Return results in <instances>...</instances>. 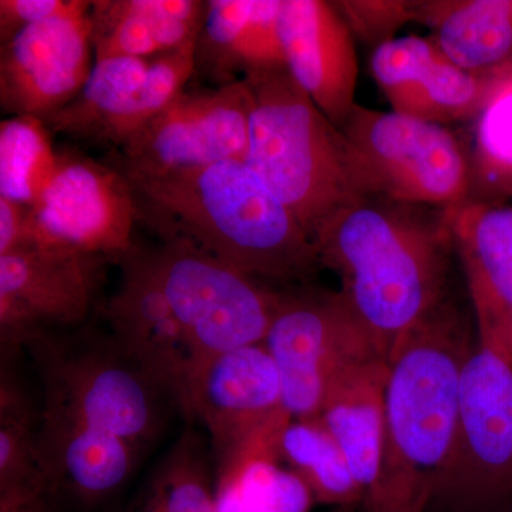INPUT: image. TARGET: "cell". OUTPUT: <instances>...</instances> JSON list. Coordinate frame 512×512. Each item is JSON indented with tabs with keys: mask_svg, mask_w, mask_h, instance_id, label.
Here are the masks:
<instances>
[{
	"mask_svg": "<svg viewBox=\"0 0 512 512\" xmlns=\"http://www.w3.org/2000/svg\"><path fill=\"white\" fill-rule=\"evenodd\" d=\"M338 128L362 197L441 210L470 200L471 164L448 128L359 104Z\"/></svg>",
	"mask_w": 512,
	"mask_h": 512,
	"instance_id": "obj_6",
	"label": "cell"
},
{
	"mask_svg": "<svg viewBox=\"0 0 512 512\" xmlns=\"http://www.w3.org/2000/svg\"><path fill=\"white\" fill-rule=\"evenodd\" d=\"M333 512H357V505H349V507H336Z\"/></svg>",
	"mask_w": 512,
	"mask_h": 512,
	"instance_id": "obj_38",
	"label": "cell"
},
{
	"mask_svg": "<svg viewBox=\"0 0 512 512\" xmlns=\"http://www.w3.org/2000/svg\"><path fill=\"white\" fill-rule=\"evenodd\" d=\"M262 345L278 370L291 419L318 417L340 372L382 359L340 291L286 293Z\"/></svg>",
	"mask_w": 512,
	"mask_h": 512,
	"instance_id": "obj_10",
	"label": "cell"
},
{
	"mask_svg": "<svg viewBox=\"0 0 512 512\" xmlns=\"http://www.w3.org/2000/svg\"><path fill=\"white\" fill-rule=\"evenodd\" d=\"M148 484L161 512H217L210 456L195 431H185L158 464Z\"/></svg>",
	"mask_w": 512,
	"mask_h": 512,
	"instance_id": "obj_30",
	"label": "cell"
},
{
	"mask_svg": "<svg viewBox=\"0 0 512 512\" xmlns=\"http://www.w3.org/2000/svg\"><path fill=\"white\" fill-rule=\"evenodd\" d=\"M244 80L252 94L245 163L312 238L333 212L365 198L350 177L342 133L286 67Z\"/></svg>",
	"mask_w": 512,
	"mask_h": 512,
	"instance_id": "obj_4",
	"label": "cell"
},
{
	"mask_svg": "<svg viewBox=\"0 0 512 512\" xmlns=\"http://www.w3.org/2000/svg\"><path fill=\"white\" fill-rule=\"evenodd\" d=\"M123 512H161L156 494L150 484L138 493L137 497L124 508Z\"/></svg>",
	"mask_w": 512,
	"mask_h": 512,
	"instance_id": "obj_37",
	"label": "cell"
},
{
	"mask_svg": "<svg viewBox=\"0 0 512 512\" xmlns=\"http://www.w3.org/2000/svg\"><path fill=\"white\" fill-rule=\"evenodd\" d=\"M42 384V406L82 420L141 451L160 436L177 402L111 335L42 332L26 343Z\"/></svg>",
	"mask_w": 512,
	"mask_h": 512,
	"instance_id": "obj_5",
	"label": "cell"
},
{
	"mask_svg": "<svg viewBox=\"0 0 512 512\" xmlns=\"http://www.w3.org/2000/svg\"><path fill=\"white\" fill-rule=\"evenodd\" d=\"M252 94L244 79L177 97L121 146L124 174L160 175L247 160Z\"/></svg>",
	"mask_w": 512,
	"mask_h": 512,
	"instance_id": "obj_11",
	"label": "cell"
},
{
	"mask_svg": "<svg viewBox=\"0 0 512 512\" xmlns=\"http://www.w3.org/2000/svg\"><path fill=\"white\" fill-rule=\"evenodd\" d=\"M181 413L210 434L220 478L254 457H272V446L291 419L281 379L262 343L228 350L192 367Z\"/></svg>",
	"mask_w": 512,
	"mask_h": 512,
	"instance_id": "obj_9",
	"label": "cell"
},
{
	"mask_svg": "<svg viewBox=\"0 0 512 512\" xmlns=\"http://www.w3.org/2000/svg\"><path fill=\"white\" fill-rule=\"evenodd\" d=\"M272 457L306 485L315 503L363 504L345 454L319 417L289 420L274 441Z\"/></svg>",
	"mask_w": 512,
	"mask_h": 512,
	"instance_id": "obj_24",
	"label": "cell"
},
{
	"mask_svg": "<svg viewBox=\"0 0 512 512\" xmlns=\"http://www.w3.org/2000/svg\"><path fill=\"white\" fill-rule=\"evenodd\" d=\"M282 0H210L197 40V70L218 83L237 82V73L286 67L279 33Z\"/></svg>",
	"mask_w": 512,
	"mask_h": 512,
	"instance_id": "obj_20",
	"label": "cell"
},
{
	"mask_svg": "<svg viewBox=\"0 0 512 512\" xmlns=\"http://www.w3.org/2000/svg\"><path fill=\"white\" fill-rule=\"evenodd\" d=\"M160 237V247L146 251L148 262L183 329L195 365L264 342L286 293L268 288L190 239L177 234Z\"/></svg>",
	"mask_w": 512,
	"mask_h": 512,
	"instance_id": "obj_7",
	"label": "cell"
},
{
	"mask_svg": "<svg viewBox=\"0 0 512 512\" xmlns=\"http://www.w3.org/2000/svg\"><path fill=\"white\" fill-rule=\"evenodd\" d=\"M109 256L32 248L0 256L2 352L53 328L83 325L96 306Z\"/></svg>",
	"mask_w": 512,
	"mask_h": 512,
	"instance_id": "obj_13",
	"label": "cell"
},
{
	"mask_svg": "<svg viewBox=\"0 0 512 512\" xmlns=\"http://www.w3.org/2000/svg\"><path fill=\"white\" fill-rule=\"evenodd\" d=\"M80 0H0V42L9 43L29 26L70 12Z\"/></svg>",
	"mask_w": 512,
	"mask_h": 512,
	"instance_id": "obj_33",
	"label": "cell"
},
{
	"mask_svg": "<svg viewBox=\"0 0 512 512\" xmlns=\"http://www.w3.org/2000/svg\"><path fill=\"white\" fill-rule=\"evenodd\" d=\"M151 59L113 57L96 60L76 99L45 121L52 133L109 141L144 82Z\"/></svg>",
	"mask_w": 512,
	"mask_h": 512,
	"instance_id": "obj_25",
	"label": "cell"
},
{
	"mask_svg": "<svg viewBox=\"0 0 512 512\" xmlns=\"http://www.w3.org/2000/svg\"><path fill=\"white\" fill-rule=\"evenodd\" d=\"M195 52L197 40L151 59L144 82L111 131L109 143L123 146L136 131L185 92L192 74L197 72Z\"/></svg>",
	"mask_w": 512,
	"mask_h": 512,
	"instance_id": "obj_31",
	"label": "cell"
},
{
	"mask_svg": "<svg viewBox=\"0 0 512 512\" xmlns=\"http://www.w3.org/2000/svg\"><path fill=\"white\" fill-rule=\"evenodd\" d=\"M505 512H512V503L510 504V507H508L507 510H505Z\"/></svg>",
	"mask_w": 512,
	"mask_h": 512,
	"instance_id": "obj_39",
	"label": "cell"
},
{
	"mask_svg": "<svg viewBox=\"0 0 512 512\" xmlns=\"http://www.w3.org/2000/svg\"><path fill=\"white\" fill-rule=\"evenodd\" d=\"M512 503V362L481 343L461 377L453 447L427 512H505Z\"/></svg>",
	"mask_w": 512,
	"mask_h": 512,
	"instance_id": "obj_8",
	"label": "cell"
},
{
	"mask_svg": "<svg viewBox=\"0 0 512 512\" xmlns=\"http://www.w3.org/2000/svg\"><path fill=\"white\" fill-rule=\"evenodd\" d=\"M143 451L69 414L40 406L37 456L50 493L83 508L106 503L133 476Z\"/></svg>",
	"mask_w": 512,
	"mask_h": 512,
	"instance_id": "obj_18",
	"label": "cell"
},
{
	"mask_svg": "<svg viewBox=\"0 0 512 512\" xmlns=\"http://www.w3.org/2000/svg\"><path fill=\"white\" fill-rule=\"evenodd\" d=\"M414 20L429 26L444 56L467 72L512 60V0L414 2Z\"/></svg>",
	"mask_w": 512,
	"mask_h": 512,
	"instance_id": "obj_23",
	"label": "cell"
},
{
	"mask_svg": "<svg viewBox=\"0 0 512 512\" xmlns=\"http://www.w3.org/2000/svg\"><path fill=\"white\" fill-rule=\"evenodd\" d=\"M441 211L466 275L478 339L487 338L512 305V208L470 198Z\"/></svg>",
	"mask_w": 512,
	"mask_h": 512,
	"instance_id": "obj_19",
	"label": "cell"
},
{
	"mask_svg": "<svg viewBox=\"0 0 512 512\" xmlns=\"http://www.w3.org/2000/svg\"><path fill=\"white\" fill-rule=\"evenodd\" d=\"M217 512H308L306 485L271 457H255L215 478Z\"/></svg>",
	"mask_w": 512,
	"mask_h": 512,
	"instance_id": "obj_29",
	"label": "cell"
},
{
	"mask_svg": "<svg viewBox=\"0 0 512 512\" xmlns=\"http://www.w3.org/2000/svg\"><path fill=\"white\" fill-rule=\"evenodd\" d=\"M36 248H67L120 261L133 249L140 201L116 165L59 151L55 177L33 205Z\"/></svg>",
	"mask_w": 512,
	"mask_h": 512,
	"instance_id": "obj_12",
	"label": "cell"
},
{
	"mask_svg": "<svg viewBox=\"0 0 512 512\" xmlns=\"http://www.w3.org/2000/svg\"><path fill=\"white\" fill-rule=\"evenodd\" d=\"M59 151L45 121L15 116L0 123V197L33 205L55 177Z\"/></svg>",
	"mask_w": 512,
	"mask_h": 512,
	"instance_id": "obj_26",
	"label": "cell"
},
{
	"mask_svg": "<svg viewBox=\"0 0 512 512\" xmlns=\"http://www.w3.org/2000/svg\"><path fill=\"white\" fill-rule=\"evenodd\" d=\"M481 343L497 349L501 355L507 357L512 362V305L505 313L503 320L498 323L497 328L493 330L490 336L484 339H478Z\"/></svg>",
	"mask_w": 512,
	"mask_h": 512,
	"instance_id": "obj_36",
	"label": "cell"
},
{
	"mask_svg": "<svg viewBox=\"0 0 512 512\" xmlns=\"http://www.w3.org/2000/svg\"><path fill=\"white\" fill-rule=\"evenodd\" d=\"M36 247L33 207L0 197V256Z\"/></svg>",
	"mask_w": 512,
	"mask_h": 512,
	"instance_id": "obj_34",
	"label": "cell"
},
{
	"mask_svg": "<svg viewBox=\"0 0 512 512\" xmlns=\"http://www.w3.org/2000/svg\"><path fill=\"white\" fill-rule=\"evenodd\" d=\"M386 377L382 359L346 367L330 383L318 416L345 454L363 503L375 487L382 461Z\"/></svg>",
	"mask_w": 512,
	"mask_h": 512,
	"instance_id": "obj_22",
	"label": "cell"
},
{
	"mask_svg": "<svg viewBox=\"0 0 512 512\" xmlns=\"http://www.w3.org/2000/svg\"><path fill=\"white\" fill-rule=\"evenodd\" d=\"M207 15L198 0L92 2L94 62L113 57L153 59L195 42Z\"/></svg>",
	"mask_w": 512,
	"mask_h": 512,
	"instance_id": "obj_21",
	"label": "cell"
},
{
	"mask_svg": "<svg viewBox=\"0 0 512 512\" xmlns=\"http://www.w3.org/2000/svg\"><path fill=\"white\" fill-rule=\"evenodd\" d=\"M353 37L379 47L394 39L404 23L414 20V2L404 0H356L333 2Z\"/></svg>",
	"mask_w": 512,
	"mask_h": 512,
	"instance_id": "obj_32",
	"label": "cell"
},
{
	"mask_svg": "<svg viewBox=\"0 0 512 512\" xmlns=\"http://www.w3.org/2000/svg\"><path fill=\"white\" fill-rule=\"evenodd\" d=\"M59 500L47 490L0 494V512H56Z\"/></svg>",
	"mask_w": 512,
	"mask_h": 512,
	"instance_id": "obj_35",
	"label": "cell"
},
{
	"mask_svg": "<svg viewBox=\"0 0 512 512\" xmlns=\"http://www.w3.org/2000/svg\"><path fill=\"white\" fill-rule=\"evenodd\" d=\"M92 2L29 26L0 49V106L46 121L82 92L93 70Z\"/></svg>",
	"mask_w": 512,
	"mask_h": 512,
	"instance_id": "obj_14",
	"label": "cell"
},
{
	"mask_svg": "<svg viewBox=\"0 0 512 512\" xmlns=\"http://www.w3.org/2000/svg\"><path fill=\"white\" fill-rule=\"evenodd\" d=\"M370 69L393 111L440 126L476 119L495 72H467L419 36L375 47Z\"/></svg>",
	"mask_w": 512,
	"mask_h": 512,
	"instance_id": "obj_16",
	"label": "cell"
},
{
	"mask_svg": "<svg viewBox=\"0 0 512 512\" xmlns=\"http://www.w3.org/2000/svg\"><path fill=\"white\" fill-rule=\"evenodd\" d=\"M119 264L120 284L103 308L111 338L163 384L181 410L185 386L195 365L183 329L146 251L133 248Z\"/></svg>",
	"mask_w": 512,
	"mask_h": 512,
	"instance_id": "obj_15",
	"label": "cell"
},
{
	"mask_svg": "<svg viewBox=\"0 0 512 512\" xmlns=\"http://www.w3.org/2000/svg\"><path fill=\"white\" fill-rule=\"evenodd\" d=\"M474 120L473 187L487 197L512 195V60L495 69Z\"/></svg>",
	"mask_w": 512,
	"mask_h": 512,
	"instance_id": "obj_27",
	"label": "cell"
},
{
	"mask_svg": "<svg viewBox=\"0 0 512 512\" xmlns=\"http://www.w3.org/2000/svg\"><path fill=\"white\" fill-rule=\"evenodd\" d=\"M467 316L447 299L387 359L382 461L366 512H427L450 456L461 377L476 346Z\"/></svg>",
	"mask_w": 512,
	"mask_h": 512,
	"instance_id": "obj_1",
	"label": "cell"
},
{
	"mask_svg": "<svg viewBox=\"0 0 512 512\" xmlns=\"http://www.w3.org/2000/svg\"><path fill=\"white\" fill-rule=\"evenodd\" d=\"M124 175L140 201L141 218L160 235L190 239L258 279L303 281L320 266L301 222L245 161Z\"/></svg>",
	"mask_w": 512,
	"mask_h": 512,
	"instance_id": "obj_3",
	"label": "cell"
},
{
	"mask_svg": "<svg viewBox=\"0 0 512 512\" xmlns=\"http://www.w3.org/2000/svg\"><path fill=\"white\" fill-rule=\"evenodd\" d=\"M279 33L286 69L336 127L356 106L355 37L333 2L282 0Z\"/></svg>",
	"mask_w": 512,
	"mask_h": 512,
	"instance_id": "obj_17",
	"label": "cell"
},
{
	"mask_svg": "<svg viewBox=\"0 0 512 512\" xmlns=\"http://www.w3.org/2000/svg\"><path fill=\"white\" fill-rule=\"evenodd\" d=\"M2 366L0 379V494L49 490L37 456L39 412L18 379Z\"/></svg>",
	"mask_w": 512,
	"mask_h": 512,
	"instance_id": "obj_28",
	"label": "cell"
},
{
	"mask_svg": "<svg viewBox=\"0 0 512 512\" xmlns=\"http://www.w3.org/2000/svg\"><path fill=\"white\" fill-rule=\"evenodd\" d=\"M312 242L386 363L400 338L446 299L453 248L441 214L433 220L410 205L363 198L326 218Z\"/></svg>",
	"mask_w": 512,
	"mask_h": 512,
	"instance_id": "obj_2",
	"label": "cell"
}]
</instances>
